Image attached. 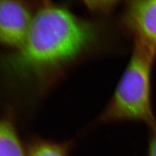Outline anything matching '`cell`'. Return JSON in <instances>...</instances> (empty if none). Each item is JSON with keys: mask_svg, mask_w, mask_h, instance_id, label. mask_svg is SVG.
I'll return each mask as SVG.
<instances>
[{"mask_svg": "<svg viewBox=\"0 0 156 156\" xmlns=\"http://www.w3.org/2000/svg\"><path fill=\"white\" fill-rule=\"evenodd\" d=\"M97 37L93 24L62 6L45 5L34 16L22 45L3 66L19 75H43L75 60Z\"/></svg>", "mask_w": 156, "mask_h": 156, "instance_id": "1", "label": "cell"}, {"mask_svg": "<svg viewBox=\"0 0 156 156\" xmlns=\"http://www.w3.org/2000/svg\"><path fill=\"white\" fill-rule=\"evenodd\" d=\"M155 57L134 46L130 60L108 105L102 122L135 121L156 126L151 100V74Z\"/></svg>", "mask_w": 156, "mask_h": 156, "instance_id": "2", "label": "cell"}, {"mask_svg": "<svg viewBox=\"0 0 156 156\" xmlns=\"http://www.w3.org/2000/svg\"><path fill=\"white\" fill-rule=\"evenodd\" d=\"M124 28L134 45L156 57V0L127 2L122 16Z\"/></svg>", "mask_w": 156, "mask_h": 156, "instance_id": "3", "label": "cell"}, {"mask_svg": "<svg viewBox=\"0 0 156 156\" xmlns=\"http://www.w3.org/2000/svg\"><path fill=\"white\" fill-rule=\"evenodd\" d=\"M34 16L21 2L0 1V42L19 48L28 34Z\"/></svg>", "mask_w": 156, "mask_h": 156, "instance_id": "4", "label": "cell"}, {"mask_svg": "<svg viewBox=\"0 0 156 156\" xmlns=\"http://www.w3.org/2000/svg\"><path fill=\"white\" fill-rule=\"evenodd\" d=\"M0 156H27L10 120L0 119Z\"/></svg>", "mask_w": 156, "mask_h": 156, "instance_id": "5", "label": "cell"}, {"mask_svg": "<svg viewBox=\"0 0 156 156\" xmlns=\"http://www.w3.org/2000/svg\"><path fill=\"white\" fill-rule=\"evenodd\" d=\"M70 144H58L44 140L34 141L28 146L27 156H68Z\"/></svg>", "mask_w": 156, "mask_h": 156, "instance_id": "6", "label": "cell"}, {"mask_svg": "<svg viewBox=\"0 0 156 156\" xmlns=\"http://www.w3.org/2000/svg\"><path fill=\"white\" fill-rule=\"evenodd\" d=\"M151 131L147 156H156V126Z\"/></svg>", "mask_w": 156, "mask_h": 156, "instance_id": "7", "label": "cell"}]
</instances>
